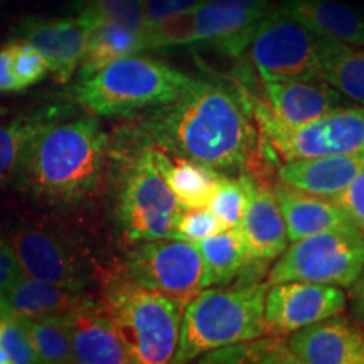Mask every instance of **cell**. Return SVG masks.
<instances>
[{
    "mask_svg": "<svg viewBox=\"0 0 364 364\" xmlns=\"http://www.w3.org/2000/svg\"><path fill=\"white\" fill-rule=\"evenodd\" d=\"M145 129L150 145L223 174H248L257 157L248 97L215 81L191 78L174 102L154 108Z\"/></svg>",
    "mask_w": 364,
    "mask_h": 364,
    "instance_id": "obj_1",
    "label": "cell"
},
{
    "mask_svg": "<svg viewBox=\"0 0 364 364\" xmlns=\"http://www.w3.org/2000/svg\"><path fill=\"white\" fill-rule=\"evenodd\" d=\"M108 135L97 117L58 120L41 132L21 164L22 188L53 204L85 201L102 182Z\"/></svg>",
    "mask_w": 364,
    "mask_h": 364,
    "instance_id": "obj_2",
    "label": "cell"
},
{
    "mask_svg": "<svg viewBox=\"0 0 364 364\" xmlns=\"http://www.w3.org/2000/svg\"><path fill=\"white\" fill-rule=\"evenodd\" d=\"M267 290V282L240 279L231 287L201 290L184 307L172 363L196 361L213 349L262 338Z\"/></svg>",
    "mask_w": 364,
    "mask_h": 364,
    "instance_id": "obj_3",
    "label": "cell"
},
{
    "mask_svg": "<svg viewBox=\"0 0 364 364\" xmlns=\"http://www.w3.org/2000/svg\"><path fill=\"white\" fill-rule=\"evenodd\" d=\"M189 81L166 63L132 54L78 76L71 95L91 115L130 117L174 102Z\"/></svg>",
    "mask_w": 364,
    "mask_h": 364,
    "instance_id": "obj_4",
    "label": "cell"
},
{
    "mask_svg": "<svg viewBox=\"0 0 364 364\" xmlns=\"http://www.w3.org/2000/svg\"><path fill=\"white\" fill-rule=\"evenodd\" d=\"M102 307L110 316L135 364L174 361L184 307L127 277H112Z\"/></svg>",
    "mask_w": 364,
    "mask_h": 364,
    "instance_id": "obj_5",
    "label": "cell"
},
{
    "mask_svg": "<svg viewBox=\"0 0 364 364\" xmlns=\"http://www.w3.org/2000/svg\"><path fill=\"white\" fill-rule=\"evenodd\" d=\"M181 204L159 171L152 145H144L122 177L117 223L127 245L172 238Z\"/></svg>",
    "mask_w": 364,
    "mask_h": 364,
    "instance_id": "obj_6",
    "label": "cell"
},
{
    "mask_svg": "<svg viewBox=\"0 0 364 364\" xmlns=\"http://www.w3.org/2000/svg\"><path fill=\"white\" fill-rule=\"evenodd\" d=\"M364 268V231L354 225L292 241L267 275V284L317 282L351 287Z\"/></svg>",
    "mask_w": 364,
    "mask_h": 364,
    "instance_id": "obj_7",
    "label": "cell"
},
{
    "mask_svg": "<svg viewBox=\"0 0 364 364\" xmlns=\"http://www.w3.org/2000/svg\"><path fill=\"white\" fill-rule=\"evenodd\" d=\"M263 145L282 161L364 152V107H338L299 127L253 115Z\"/></svg>",
    "mask_w": 364,
    "mask_h": 364,
    "instance_id": "obj_8",
    "label": "cell"
},
{
    "mask_svg": "<svg viewBox=\"0 0 364 364\" xmlns=\"http://www.w3.org/2000/svg\"><path fill=\"white\" fill-rule=\"evenodd\" d=\"M322 38L279 11L255 27L247 58L263 81L318 80Z\"/></svg>",
    "mask_w": 364,
    "mask_h": 364,
    "instance_id": "obj_9",
    "label": "cell"
},
{
    "mask_svg": "<svg viewBox=\"0 0 364 364\" xmlns=\"http://www.w3.org/2000/svg\"><path fill=\"white\" fill-rule=\"evenodd\" d=\"M132 247L125 277L139 285L174 299L182 307L209 287L201 255L189 241L162 238Z\"/></svg>",
    "mask_w": 364,
    "mask_h": 364,
    "instance_id": "obj_10",
    "label": "cell"
},
{
    "mask_svg": "<svg viewBox=\"0 0 364 364\" xmlns=\"http://www.w3.org/2000/svg\"><path fill=\"white\" fill-rule=\"evenodd\" d=\"M346 311V294L338 285L280 282L268 285L263 307L265 334L287 336Z\"/></svg>",
    "mask_w": 364,
    "mask_h": 364,
    "instance_id": "obj_11",
    "label": "cell"
},
{
    "mask_svg": "<svg viewBox=\"0 0 364 364\" xmlns=\"http://www.w3.org/2000/svg\"><path fill=\"white\" fill-rule=\"evenodd\" d=\"M9 241L22 275L75 290H85L90 284L88 263L63 236L43 228H24Z\"/></svg>",
    "mask_w": 364,
    "mask_h": 364,
    "instance_id": "obj_12",
    "label": "cell"
},
{
    "mask_svg": "<svg viewBox=\"0 0 364 364\" xmlns=\"http://www.w3.org/2000/svg\"><path fill=\"white\" fill-rule=\"evenodd\" d=\"M238 228L247 250V262L236 279L260 280L268 263L285 252L289 238L275 194L253 176L248 206Z\"/></svg>",
    "mask_w": 364,
    "mask_h": 364,
    "instance_id": "obj_13",
    "label": "cell"
},
{
    "mask_svg": "<svg viewBox=\"0 0 364 364\" xmlns=\"http://www.w3.org/2000/svg\"><path fill=\"white\" fill-rule=\"evenodd\" d=\"M265 102L252 100V115L282 127H299L326 115L343 103V95L322 80H268Z\"/></svg>",
    "mask_w": 364,
    "mask_h": 364,
    "instance_id": "obj_14",
    "label": "cell"
},
{
    "mask_svg": "<svg viewBox=\"0 0 364 364\" xmlns=\"http://www.w3.org/2000/svg\"><path fill=\"white\" fill-rule=\"evenodd\" d=\"M287 343L297 363L364 364V332L338 316L292 332Z\"/></svg>",
    "mask_w": 364,
    "mask_h": 364,
    "instance_id": "obj_15",
    "label": "cell"
},
{
    "mask_svg": "<svg viewBox=\"0 0 364 364\" xmlns=\"http://www.w3.org/2000/svg\"><path fill=\"white\" fill-rule=\"evenodd\" d=\"M17 39L38 49L49 73L59 83H68L85 56L88 29L78 19H29L17 29Z\"/></svg>",
    "mask_w": 364,
    "mask_h": 364,
    "instance_id": "obj_16",
    "label": "cell"
},
{
    "mask_svg": "<svg viewBox=\"0 0 364 364\" xmlns=\"http://www.w3.org/2000/svg\"><path fill=\"white\" fill-rule=\"evenodd\" d=\"M364 169V152L295 159L282 164L277 179L321 198H334Z\"/></svg>",
    "mask_w": 364,
    "mask_h": 364,
    "instance_id": "obj_17",
    "label": "cell"
},
{
    "mask_svg": "<svg viewBox=\"0 0 364 364\" xmlns=\"http://www.w3.org/2000/svg\"><path fill=\"white\" fill-rule=\"evenodd\" d=\"M279 11L307 27L318 38L351 46H364V16L338 0H284Z\"/></svg>",
    "mask_w": 364,
    "mask_h": 364,
    "instance_id": "obj_18",
    "label": "cell"
},
{
    "mask_svg": "<svg viewBox=\"0 0 364 364\" xmlns=\"http://www.w3.org/2000/svg\"><path fill=\"white\" fill-rule=\"evenodd\" d=\"M73 363L130 364V354L115 324L100 304L71 317Z\"/></svg>",
    "mask_w": 364,
    "mask_h": 364,
    "instance_id": "obj_19",
    "label": "cell"
},
{
    "mask_svg": "<svg viewBox=\"0 0 364 364\" xmlns=\"http://www.w3.org/2000/svg\"><path fill=\"white\" fill-rule=\"evenodd\" d=\"M12 316L22 318H70L95 306L85 290H75L21 275L6 294Z\"/></svg>",
    "mask_w": 364,
    "mask_h": 364,
    "instance_id": "obj_20",
    "label": "cell"
},
{
    "mask_svg": "<svg viewBox=\"0 0 364 364\" xmlns=\"http://www.w3.org/2000/svg\"><path fill=\"white\" fill-rule=\"evenodd\" d=\"M272 191L284 216L289 241L353 225L332 199L304 193L284 182H277Z\"/></svg>",
    "mask_w": 364,
    "mask_h": 364,
    "instance_id": "obj_21",
    "label": "cell"
},
{
    "mask_svg": "<svg viewBox=\"0 0 364 364\" xmlns=\"http://www.w3.org/2000/svg\"><path fill=\"white\" fill-rule=\"evenodd\" d=\"M152 147L159 171L181 208H206L223 172L191 159L171 157L156 145Z\"/></svg>",
    "mask_w": 364,
    "mask_h": 364,
    "instance_id": "obj_22",
    "label": "cell"
},
{
    "mask_svg": "<svg viewBox=\"0 0 364 364\" xmlns=\"http://www.w3.org/2000/svg\"><path fill=\"white\" fill-rule=\"evenodd\" d=\"M63 118H66L65 108L49 105L0 124V186L19 172L27 149L36 136Z\"/></svg>",
    "mask_w": 364,
    "mask_h": 364,
    "instance_id": "obj_23",
    "label": "cell"
},
{
    "mask_svg": "<svg viewBox=\"0 0 364 364\" xmlns=\"http://www.w3.org/2000/svg\"><path fill=\"white\" fill-rule=\"evenodd\" d=\"M318 80L343 97L364 105V46L322 39Z\"/></svg>",
    "mask_w": 364,
    "mask_h": 364,
    "instance_id": "obj_24",
    "label": "cell"
},
{
    "mask_svg": "<svg viewBox=\"0 0 364 364\" xmlns=\"http://www.w3.org/2000/svg\"><path fill=\"white\" fill-rule=\"evenodd\" d=\"M147 49L145 33L113 22H103L88 31L86 51L78 68L80 76L91 75L118 58L140 54Z\"/></svg>",
    "mask_w": 364,
    "mask_h": 364,
    "instance_id": "obj_25",
    "label": "cell"
},
{
    "mask_svg": "<svg viewBox=\"0 0 364 364\" xmlns=\"http://www.w3.org/2000/svg\"><path fill=\"white\" fill-rule=\"evenodd\" d=\"M193 245L203 258L208 285L231 284L247 262V250L238 226L226 228Z\"/></svg>",
    "mask_w": 364,
    "mask_h": 364,
    "instance_id": "obj_26",
    "label": "cell"
},
{
    "mask_svg": "<svg viewBox=\"0 0 364 364\" xmlns=\"http://www.w3.org/2000/svg\"><path fill=\"white\" fill-rule=\"evenodd\" d=\"M198 363H228V364H297V359L290 351L289 343L284 336H268V338H257L225 346V348L213 349L203 354Z\"/></svg>",
    "mask_w": 364,
    "mask_h": 364,
    "instance_id": "obj_27",
    "label": "cell"
},
{
    "mask_svg": "<svg viewBox=\"0 0 364 364\" xmlns=\"http://www.w3.org/2000/svg\"><path fill=\"white\" fill-rule=\"evenodd\" d=\"M38 363H73L70 318H22Z\"/></svg>",
    "mask_w": 364,
    "mask_h": 364,
    "instance_id": "obj_28",
    "label": "cell"
},
{
    "mask_svg": "<svg viewBox=\"0 0 364 364\" xmlns=\"http://www.w3.org/2000/svg\"><path fill=\"white\" fill-rule=\"evenodd\" d=\"M78 19L86 29L113 22L129 29L145 31L144 0H78Z\"/></svg>",
    "mask_w": 364,
    "mask_h": 364,
    "instance_id": "obj_29",
    "label": "cell"
},
{
    "mask_svg": "<svg viewBox=\"0 0 364 364\" xmlns=\"http://www.w3.org/2000/svg\"><path fill=\"white\" fill-rule=\"evenodd\" d=\"M250 182H252V176L247 172L236 177L223 174L220 182H218L206 208L225 228L240 226L241 220H243L245 209L248 206Z\"/></svg>",
    "mask_w": 364,
    "mask_h": 364,
    "instance_id": "obj_30",
    "label": "cell"
},
{
    "mask_svg": "<svg viewBox=\"0 0 364 364\" xmlns=\"http://www.w3.org/2000/svg\"><path fill=\"white\" fill-rule=\"evenodd\" d=\"M144 33L149 49L196 44L194 9L171 14L154 24L145 26Z\"/></svg>",
    "mask_w": 364,
    "mask_h": 364,
    "instance_id": "obj_31",
    "label": "cell"
},
{
    "mask_svg": "<svg viewBox=\"0 0 364 364\" xmlns=\"http://www.w3.org/2000/svg\"><path fill=\"white\" fill-rule=\"evenodd\" d=\"M221 230L226 228L208 208H181L174 223L172 238L194 243Z\"/></svg>",
    "mask_w": 364,
    "mask_h": 364,
    "instance_id": "obj_32",
    "label": "cell"
},
{
    "mask_svg": "<svg viewBox=\"0 0 364 364\" xmlns=\"http://www.w3.org/2000/svg\"><path fill=\"white\" fill-rule=\"evenodd\" d=\"M0 348L7 354L11 364L38 363L26 327L16 316L0 321Z\"/></svg>",
    "mask_w": 364,
    "mask_h": 364,
    "instance_id": "obj_33",
    "label": "cell"
},
{
    "mask_svg": "<svg viewBox=\"0 0 364 364\" xmlns=\"http://www.w3.org/2000/svg\"><path fill=\"white\" fill-rule=\"evenodd\" d=\"M12 44L14 75H16L17 81H19L21 88L26 90L29 86L39 83L41 80H44L48 76L49 68L46 59L43 58V54L36 48H33L29 43H26V41L17 39Z\"/></svg>",
    "mask_w": 364,
    "mask_h": 364,
    "instance_id": "obj_34",
    "label": "cell"
},
{
    "mask_svg": "<svg viewBox=\"0 0 364 364\" xmlns=\"http://www.w3.org/2000/svg\"><path fill=\"white\" fill-rule=\"evenodd\" d=\"M331 199L343 209L354 226L364 231V169L349 182L348 188Z\"/></svg>",
    "mask_w": 364,
    "mask_h": 364,
    "instance_id": "obj_35",
    "label": "cell"
},
{
    "mask_svg": "<svg viewBox=\"0 0 364 364\" xmlns=\"http://www.w3.org/2000/svg\"><path fill=\"white\" fill-rule=\"evenodd\" d=\"M22 272L11 241L0 235V297L6 299L7 290L21 279Z\"/></svg>",
    "mask_w": 364,
    "mask_h": 364,
    "instance_id": "obj_36",
    "label": "cell"
},
{
    "mask_svg": "<svg viewBox=\"0 0 364 364\" xmlns=\"http://www.w3.org/2000/svg\"><path fill=\"white\" fill-rule=\"evenodd\" d=\"M203 2L204 0H144L145 26L154 24L171 14L193 11Z\"/></svg>",
    "mask_w": 364,
    "mask_h": 364,
    "instance_id": "obj_37",
    "label": "cell"
},
{
    "mask_svg": "<svg viewBox=\"0 0 364 364\" xmlns=\"http://www.w3.org/2000/svg\"><path fill=\"white\" fill-rule=\"evenodd\" d=\"M14 44H9L0 49V93H17L22 91L19 81L14 75L12 66Z\"/></svg>",
    "mask_w": 364,
    "mask_h": 364,
    "instance_id": "obj_38",
    "label": "cell"
},
{
    "mask_svg": "<svg viewBox=\"0 0 364 364\" xmlns=\"http://www.w3.org/2000/svg\"><path fill=\"white\" fill-rule=\"evenodd\" d=\"M204 2L218 4V6L226 7H241L250 9V11H260L270 14L275 11V0H204Z\"/></svg>",
    "mask_w": 364,
    "mask_h": 364,
    "instance_id": "obj_39",
    "label": "cell"
},
{
    "mask_svg": "<svg viewBox=\"0 0 364 364\" xmlns=\"http://www.w3.org/2000/svg\"><path fill=\"white\" fill-rule=\"evenodd\" d=\"M351 306L358 321H364V268L351 284Z\"/></svg>",
    "mask_w": 364,
    "mask_h": 364,
    "instance_id": "obj_40",
    "label": "cell"
},
{
    "mask_svg": "<svg viewBox=\"0 0 364 364\" xmlns=\"http://www.w3.org/2000/svg\"><path fill=\"white\" fill-rule=\"evenodd\" d=\"M7 317H14V316L11 314V311H9L6 299L0 297V321H2V318H7Z\"/></svg>",
    "mask_w": 364,
    "mask_h": 364,
    "instance_id": "obj_41",
    "label": "cell"
},
{
    "mask_svg": "<svg viewBox=\"0 0 364 364\" xmlns=\"http://www.w3.org/2000/svg\"><path fill=\"white\" fill-rule=\"evenodd\" d=\"M0 364H11V361H9L7 354L4 353V349L0 348Z\"/></svg>",
    "mask_w": 364,
    "mask_h": 364,
    "instance_id": "obj_42",
    "label": "cell"
},
{
    "mask_svg": "<svg viewBox=\"0 0 364 364\" xmlns=\"http://www.w3.org/2000/svg\"><path fill=\"white\" fill-rule=\"evenodd\" d=\"M0 113H2V108H0Z\"/></svg>",
    "mask_w": 364,
    "mask_h": 364,
    "instance_id": "obj_43",
    "label": "cell"
},
{
    "mask_svg": "<svg viewBox=\"0 0 364 364\" xmlns=\"http://www.w3.org/2000/svg\"><path fill=\"white\" fill-rule=\"evenodd\" d=\"M363 16H364V14H363Z\"/></svg>",
    "mask_w": 364,
    "mask_h": 364,
    "instance_id": "obj_44",
    "label": "cell"
}]
</instances>
